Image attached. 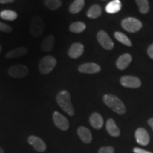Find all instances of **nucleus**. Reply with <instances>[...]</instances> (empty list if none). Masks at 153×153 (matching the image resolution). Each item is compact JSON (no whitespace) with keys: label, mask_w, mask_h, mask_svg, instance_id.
<instances>
[{"label":"nucleus","mask_w":153,"mask_h":153,"mask_svg":"<svg viewBox=\"0 0 153 153\" xmlns=\"http://www.w3.org/2000/svg\"><path fill=\"white\" fill-rule=\"evenodd\" d=\"M56 101L62 109L67 113L69 116H73L74 115V110L71 103L70 94L67 90H62L56 96Z\"/></svg>","instance_id":"f257e3e1"},{"label":"nucleus","mask_w":153,"mask_h":153,"mask_svg":"<svg viewBox=\"0 0 153 153\" xmlns=\"http://www.w3.org/2000/svg\"><path fill=\"white\" fill-rule=\"evenodd\" d=\"M104 102L106 106H108L110 108L114 111V112L117 113L118 114L122 115L126 113V107L123 103V101L116 96L113 94H106L104 96L103 98Z\"/></svg>","instance_id":"f03ea898"},{"label":"nucleus","mask_w":153,"mask_h":153,"mask_svg":"<svg viewBox=\"0 0 153 153\" xmlns=\"http://www.w3.org/2000/svg\"><path fill=\"white\" fill-rule=\"evenodd\" d=\"M57 65V60L52 55L44 56L38 64V69L41 74H47L52 72Z\"/></svg>","instance_id":"7ed1b4c3"},{"label":"nucleus","mask_w":153,"mask_h":153,"mask_svg":"<svg viewBox=\"0 0 153 153\" xmlns=\"http://www.w3.org/2000/svg\"><path fill=\"white\" fill-rule=\"evenodd\" d=\"M45 29V23L41 16H35L33 17L30 25V34L35 38L40 37L43 34Z\"/></svg>","instance_id":"20e7f679"},{"label":"nucleus","mask_w":153,"mask_h":153,"mask_svg":"<svg viewBox=\"0 0 153 153\" xmlns=\"http://www.w3.org/2000/svg\"><path fill=\"white\" fill-rule=\"evenodd\" d=\"M121 26L128 32L135 33L142 28L143 24L138 19L133 17H128L122 21Z\"/></svg>","instance_id":"39448f33"},{"label":"nucleus","mask_w":153,"mask_h":153,"mask_svg":"<svg viewBox=\"0 0 153 153\" xmlns=\"http://www.w3.org/2000/svg\"><path fill=\"white\" fill-rule=\"evenodd\" d=\"M9 76L14 78H22L28 74V68L25 65L18 64L11 66L8 70Z\"/></svg>","instance_id":"423d86ee"},{"label":"nucleus","mask_w":153,"mask_h":153,"mask_svg":"<svg viewBox=\"0 0 153 153\" xmlns=\"http://www.w3.org/2000/svg\"><path fill=\"white\" fill-rule=\"evenodd\" d=\"M53 118L55 125L59 129L62 130L63 131L68 130L69 127H70V123H69L68 118L65 117L60 113H59L58 111H55L53 113Z\"/></svg>","instance_id":"0eeeda50"},{"label":"nucleus","mask_w":153,"mask_h":153,"mask_svg":"<svg viewBox=\"0 0 153 153\" xmlns=\"http://www.w3.org/2000/svg\"><path fill=\"white\" fill-rule=\"evenodd\" d=\"M122 86L127 88L136 89L141 86V81L137 76H123L120 79Z\"/></svg>","instance_id":"6e6552de"},{"label":"nucleus","mask_w":153,"mask_h":153,"mask_svg":"<svg viewBox=\"0 0 153 153\" xmlns=\"http://www.w3.org/2000/svg\"><path fill=\"white\" fill-rule=\"evenodd\" d=\"M97 40L100 45L106 50H111L114 48V43L111 39L109 36L104 30H99L97 33Z\"/></svg>","instance_id":"1a4fd4ad"},{"label":"nucleus","mask_w":153,"mask_h":153,"mask_svg":"<svg viewBox=\"0 0 153 153\" xmlns=\"http://www.w3.org/2000/svg\"><path fill=\"white\" fill-rule=\"evenodd\" d=\"M28 143L31 145L37 152H43L46 150V144L39 137L36 136V135H30L28 138Z\"/></svg>","instance_id":"9d476101"},{"label":"nucleus","mask_w":153,"mask_h":153,"mask_svg":"<svg viewBox=\"0 0 153 153\" xmlns=\"http://www.w3.org/2000/svg\"><path fill=\"white\" fill-rule=\"evenodd\" d=\"M137 143L141 145H148L150 143V135L146 130L143 128H139L136 130L135 133Z\"/></svg>","instance_id":"9b49d317"},{"label":"nucleus","mask_w":153,"mask_h":153,"mask_svg":"<svg viewBox=\"0 0 153 153\" xmlns=\"http://www.w3.org/2000/svg\"><path fill=\"white\" fill-rule=\"evenodd\" d=\"M79 72L85 74H95L101 71V67L96 63L88 62L82 64L78 68Z\"/></svg>","instance_id":"f8f14e48"},{"label":"nucleus","mask_w":153,"mask_h":153,"mask_svg":"<svg viewBox=\"0 0 153 153\" xmlns=\"http://www.w3.org/2000/svg\"><path fill=\"white\" fill-rule=\"evenodd\" d=\"M84 50V45L80 43H74L70 46V49L68 51V55L71 58L76 59L79 57L81 55L83 54Z\"/></svg>","instance_id":"ddd939ff"},{"label":"nucleus","mask_w":153,"mask_h":153,"mask_svg":"<svg viewBox=\"0 0 153 153\" xmlns=\"http://www.w3.org/2000/svg\"><path fill=\"white\" fill-rule=\"evenodd\" d=\"M77 134L82 142L86 143V144H89L92 141L91 133L87 128L84 127V126H80L79 128L77 129Z\"/></svg>","instance_id":"4468645a"},{"label":"nucleus","mask_w":153,"mask_h":153,"mask_svg":"<svg viewBox=\"0 0 153 153\" xmlns=\"http://www.w3.org/2000/svg\"><path fill=\"white\" fill-rule=\"evenodd\" d=\"M132 61V56L128 53H126L118 57L117 61H116V67L119 70H125L126 68H128L130 63Z\"/></svg>","instance_id":"2eb2a0df"},{"label":"nucleus","mask_w":153,"mask_h":153,"mask_svg":"<svg viewBox=\"0 0 153 153\" xmlns=\"http://www.w3.org/2000/svg\"><path fill=\"white\" fill-rule=\"evenodd\" d=\"M89 122L94 128L97 130L101 129L104 125V120H103L102 116L97 112L93 113L89 117Z\"/></svg>","instance_id":"dca6fc26"},{"label":"nucleus","mask_w":153,"mask_h":153,"mask_svg":"<svg viewBox=\"0 0 153 153\" xmlns=\"http://www.w3.org/2000/svg\"><path fill=\"white\" fill-rule=\"evenodd\" d=\"M106 128L107 132L110 134V135H111L113 137H118L120 135V130L118 128V126H116L114 120L112 119V118H110V119L107 120Z\"/></svg>","instance_id":"f3484780"},{"label":"nucleus","mask_w":153,"mask_h":153,"mask_svg":"<svg viewBox=\"0 0 153 153\" xmlns=\"http://www.w3.org/2000/svg\"><path fill=\"white\" fill-rule=\"evenodd\" d=\"M55 44V38L52 35L48 36L43 39L41 43V49L44 52H51Z\"/></svg>","instance_id":"a211bd4d"},{"label":"nucleus","mask_w":153,"mask_h":153,"mask_svg":"<svg viewBox=\"0 0 153 153\" xmlns=\"http://www.w3.org/2000/svg\"><path fill=\"white\" fill-rule=\"evenodd\" d=\"M28 49L25 47H19L17 48L13 49L9 51L6 55V57L7 58H16V57H19L24 56L26 54H27Z\"/></svg>","instance_id":"6ab92c4d"},{"label":"nucleus","mask_w":153,"mask_h":153,"mask_svg":"<svg viewBox=\"0 0 153 153\" xmlns=\"http://www.w3.org/2000/svg\"><path fill=\"white\" fill-rule=\"evenodd\" d=\"M121 9V2L120 0H113L106 5V11L108 14H116Z\"/></svg>","instance_id":"aec40b11"},{"label":"nucleus","mask_w":153,"mask_h":153,"mask_svg":"<svg viewBox=\"0 0 153 153\" xmlns=\"http://www.w3.org/2000/svg\"><path fill=\"white\" fill-rule=\"evenodd\" d=\"M85 0H74L70 6V12L72 14H77V13L80 12L85 7Z\"/></svg>","instance_id":"412c9836"},{"label":"nucleus","mask_w":153,"mask_h":153,"mask_svg":"<svg viewBox=\"0 0 153 153\" xmlns=\"http://www.w3.org/2000/svg\"><path fill=\"white\" fill-rule=\"evenodd\" d=\"M102 13V9L101 7L98 4H94L89 8L88 10L87 15L89 18L91 19H97L101 15Z\"/></svg>","instance_id":"4be33fe9"},{"label":"nucleus","mask_w":153,"mask_h":153,"mask_svg":"<svg viewBox=\"0 0 153 153\" xmlns=\"http://www.w3.org/2000/svg\"><path fill=\"white\" fill-rule=\"evenodd\" d=\"M69 29L72 33H80L86 29V24L81 22H74L70 25Z\"/></svg>","instance_id":"5701e85b"},{"label":"nucleus","mask_w":153,"mask_h":153,"mask_svg":"<svg viewBox=\"0 0 153 153\" xmlns=\"http://www.w3.org/2000/svg\"><path fill=\"white\" fill-rule=\"evenodd\" d=\"M0 17L7 21H14L18 17L16 11L12 10H4L0 12Z\"/></svg>","instance_id":"b1692460"},{"label":"nucleus","mask_w":153,"mask_h":153,"mask_svg":"<svg viewBox=\"0 0 153 153\" xmlns=\"http://www.w3.org/2000/svg\"><path fill=\"white\" fill-rule=\"evenodd\" d=\"M114 36L116 38V39L120 42L121 43L124 44V45H127V46L131 47L132 46V43L131 41V40L128 38L127 36H126L125 34L121 33V32H115L114 33Z\"/></svg>","instance_id":"393cba45"},{"label":"nucleus","mask_w":153,"mask_h":153,"mask_svg":"<svg viewBox=\"0 0 153 153\" xmlns=\"http://www.w3.org/2000/svg\"><path fill=\"white\" fill-rule=\"evenodd\" d=\"M136 4L138 7L139 11L141 14H145L150 11L148 0H135Z\"/></svg>","instance_id":"a878e982"},{"label":"nucleus","mask_w":153,"mask_h":153,"mask_svg":"<svg viewBox=\"0 0 153 153\" xmlns=\"http://www.w3.org/2000/svg\"><path fill=\"white\" fill-rule=\"evenodd\" d=\"M45 5L51 10H56L61 7L62 1L60 0H45Z\"/></svg>","instance_id":"bb28decb"},{"label":"nucleus","mask_w":153,"mask_h":153,"mask_svg":"<svg viewBox=\"0 0 153 153\" xmlns=\"http://www.w3.org/2000/svg\"><path fill=\"white\" fill-rule=\"evenodd\" d=\"M0 30L5 33H10L12 31V28L9 25L0 22Z\"/></svg>","instance_id":"cd10ccee"},{"label":"nucleus","mask_w":153,"mask_h":153,"mask_svg":"<svg viewBox=\"0 0 153 153\" xmlns=\"http://www.w3.org/2000/svg\"><path fill=\"white\" fill-rule=\"evenodd\" d=\"M98 153H114V148L111 146L102 147L99 149Z\"/></svg>","instance_id":"c85d7f7f"},{"label":"nucleus","mask_w":153,"mask_h":153,"mask_svg":"<svg viewBox=\"0 0 153 153\" xmlns=\"http://www.w3.org/2000/svg\"><path fill=\"white\" fill-rule=\"evenodd\" d=\"M133 152L134 153H152L149 151H147L145 150H143L142 148H135L133 149Z\"/></svg>","instance_id":"c756f323"},{"label":"nucleus","mask_w":153,"mask_h":153,"mask_svg":"<svg viewBox=\"0 0 153 153\" xmlns=\"http://www.w3.org/2000/svg\"><path fill=\"white\" fill-rule=\"evenodd\" d=\"M148 55L151 59H153V43L149 46L148 49Z\"/></svg>","instance_id":"7c9ffc66"},{"label":"nucleus","mask_w":153,"mask_h":153,"mask_svg":"<svg viewBox=\"0 0 153 153\" xmlns=\"http://www.w3.org/2000/svg\"><path fill=\"white\" fill-rule=\"evenodd\" d=\"M14 1V0H0V3L1 4H7V3H11Z\"/></svg>","instance_id":"2f4dec72"},{"label":"nucleus","mask_w":153,"mask_h":153,"mask_svg":"<svg viewBox=\"0 0 153 153\" xmlns=\"http://www.w3.org/2000/svg\"><path fill=\"white\" fill-rule=\"evenodd\" d=\"M148 124H149V126H150V127L152 128V129L153 130V118H150V119L148 120Z\"/></svg>","instance_id":"473e14b6"},{"label":"nucleus","mask_w":153,"mask_h":153,"mask_svg":"<svg viewBox=\"0 0 153 153\" xmlns=\"http://www.w3.org/2000/svg\"><path fill=\"white\" fill-rule=\"evenodd\" d=\"M0 153H4V151L1 148H0Z\"/></svg>","instance_id":"72a5a7b5"},{"label":"nucleus","mask_w":153,"mask_h":153,"mask_svg":"<svg viewBox=\"0 0 153 153\" xmlns=\"http://www.w3.org/2000/svg\"><path fill=\"white\" fill-rule=\"evenodd\" d=\"M1 50H2V48H1V45H0V53H1Z\"/></svg>","instance_id":"f704fd0d"},{"label":"nucleus","mask_w":153,"mask_h":153,"mask_svg":"<svg viewBox=\"0 0 153 153\" xmlns=\"http://www.w3.org/2000/svg\"><path fill=\"white\" fill-rule=\"evenodd\" d=\"M104 1H105V0H104Z\"/></svg>","instance_id":"c9c22d12"}]
</instances>
